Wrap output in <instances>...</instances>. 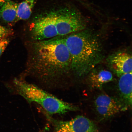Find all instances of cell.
<instances>
[{
  "label": "cell",
  "instance_id": "52a82bcc",
  "mask_svg": "<svg viewBox=\"0 0 132 132\" xmlns=\"http://www.w3.org/2000/svg\"><path fill=\"white\" fill-rule=\"evenodd\" d=\"M107 62L110 69L118 77L132 72L131 55L127 52H120L112 54Z\"/></svg>",
  "mask_w": 132,
  "mask_h": 132
},
{
  "label": "cell",
  "instance_id": "5b68a950",
  "mask_svg": "<svg viewBox=\"0 0 132 132\" xmlns=\"http://www.w3.org/2000/svg\"><path fill=\"white\" fill-rule=\"evenodd\" d=\"M52 123L54 132H98V127L93 122L85 117L78 116L69 121H62L54 119L46 114Z\"/></svg>",
  "mask_w": 132,
  "mask_h": 132
},
{
  "label": "cell",
  "instance_id": "e0dca14e",
  "mask_svg": "<svg viewBox=\"0 0 132 132\" xmlns=\"http://www.w3.org/2000/svg\"><path fill=\"white\" fill-rule=\"evenodd\" d=\"M1 40V39H0V40Z\"/></svg>",
  "mask_w": 132,
  "mask_h": 132
},
{
  "label": "cell",
  "instance_id": "3957f363",
  "mask_svg": "<svg viewBox=\"0 0 132 132\" xmlns=\"http://www.w3.org/2000/svg\"><path fill=\"white\" fill-rule=\"evenodd\" d=\"M15 93L29 103H36L50 115L63 114L78 110V107L60 100L35 85L22 78H15L13 82Z\"/></svg>",
  "mask_w": 132,
  "mask_h": 132
},
{
  "label": "cell",
  "instance_id": "5bb4252c",
  "mask_svg": "<svg viewBox=\"0 0 132 132\" xmlns=\"http://www.w3.org/2000/svg\"><path fill=\"white\" fill-rule=\"evenodd\" d=\"M14 34L12 30L0 25V39L7 38Z\"/></svg>",
  "mask_w": 132,
  "mask_h": 132
},
{
  "label": "cell",
  "instance_id": "ba28073f",
  "mask_svg": "<svg viewBox=\"0 0 132 132\" xmlns=\"http://www.w3.org/2000/svg\"><path fill=\"white\" fill-rule=\"evenodd\" d=\"M132 72L120 77L118 88L121 102L127 109L132 105Z\"/></svg>",
  "mask_w": 132,
  "mask_h": 132
},
{
  "label": "cell",
  "instance_id": "9a60e30c",
  "mask_svg": "<svg viewBox=\"0 0 132 132\" xmlns=\"http://www.w3.org/2000/svg\"><path fill=\"white\" fill-rule=\"evenodd\" d=\"M10 42L9 39L8 38L0 40V57L9 45Z\"/></svg>",
  "mask_w": 132,
  "mask_h": 132
},
{
  "label": "cell",
  "instance_id": "8fae6325",
  "mask_svg": "<svg viewBox=\"0 0 132 132\" xmlns=\"http://www.w3.org/2000/svg\"><path fill=\"white\" fill-rule=\"evenodd\" d=\"M95 107L102 106L107 108L116 109L120 111L126 110L127 109L120 101L105 94L98 96L94 101Z\"/></svg>",
  "mask_w": 132,
  "mask_h": 132
},
{
  "label": "cell",
  "instance_id": "7a4b0ae2",
  "mask_svg": "<svg viewBox=\"0 0 132 132\" xmlns=\"http://www.w3.org/2000/svg\"><path fill=\"white\" fill-rule=\"evenodd\" d=\"M71 59V70L79 77L87 75L103 60V47L93 32L84 30L63 38Z\"/></svg>",
  "mask_w": 132,
  "mask_h": 132
},
{
  "label": "cell",
  "instance_id": "9c48e42d",
  "mask_svg": "<svg viewBox=\"0 0 132 132\" xmlns=\"http://www.w3.org/2000/svg\"><path fill=\"white\" fill-rule=\"evenodd\" d=\"M18 4L11 0H7L0 9V18L9 26H12L17 22Z\"/></svg>",
  "mask_w": 132,
  "mask_h": 132
},
{
  "label": "cell",
  "instance_id": "4fadbf2b",
  "mask_svg": "<svg viewBox=\"0 0 132 132\" xmlns=\"http://www.w3.org/2000/svg\"><path fill=\"white\" fill-rule=\"evenodd\" d=\"M95 108L97 113L103 118H109L120 112L116 109L104 107L96 106Z\"/></svg>",
  "mask_w": 132,
  "mask_h": 132
},
{
  "label": "cell",
  "instance_id": "7c38bea8",
  "mask_svg": "<svg viewBox=\"0 0 132 132\" xmlns=\"http://www.w3.org/2000/svg\"><path fill=\"white\" fill-rule=\"evenodd\" d=\"M35 3V0H25L18 4L16 21L29 19L32 14Z\"/></svg>",
  "mask_w": 132,
  "mask_h": 132
},
{
  "label": "cell",
  "instance_id": "6da1fadb",
  "mask_svg": "<svg viewBox=\"0 0 132 132\" xmlns=\"http://www.w3.org/2000/svg\"><path fill=\"white\" fill-rule=\"evenodd\" d=\"M34 42L29 52V71L46 85L56 84L71 70V59L63 38Z\"/></svg>",
  "mask_w": 132,
  "mask_h": 132
},
{
  "label": "cell",
  "instance_id": "2e32d148",
  "mask_svg": "<svg viewBox=\"0 0 132 132\" xmlns=\"http://www.w3.org/2000/svg\"><path fill=\"white\" fill-rule=\"evenodd\" d=\"M7 1V0H0V9Z\"/></svg>",
  "mask_w": 132,
  "mask_h": 132
},
{
  "label": "cell",
  "instance_id": "277c9868",
  "mask_svg": "<svg viewBox=\"0 0 132 132\" xmlns=\"http://www.w3.org/2000/svg\"><path fill=\"white\" fill-rule=\"evenodd\" d=\"M57 37L69 35L85 30V18L76 8L65 7L54 11Z\"/></svg>",
  "mask_w": 132,
  "mask_h": 132
},
{
  "label": "cell",
  "instance_id": "30bf717a",
  "mask_svg": "<svg viewBox=\"0 0 132 132\" xmlns=\"http://www.w3.org/2000/svg\"><path fill=\"white\" fill-rule=\"evenodd\" d=\"M92 71L89 80L91 85L94 88H101L104 84L113 80V74L109 71L103 69Z\"/></svg>",
  "mask_w": 132,
  "mask_h": 132
},
{
  "label": "cell",
  "instance_id": "8992f818",
  "mask_svg": "<svg viewBox=\"0 0 132 132\" xmlns=\"http://www.w3.org/2000/svg\"><path fill=\"white\" fill-rule=\"evenodd\" d=\"M30 31L34 41L47 40L57 37L54 12L36 19L31 24Z\"/></svg>",
  "mask_w": 132,
  "mask_h": 132
}]
</instances>
